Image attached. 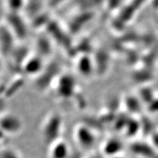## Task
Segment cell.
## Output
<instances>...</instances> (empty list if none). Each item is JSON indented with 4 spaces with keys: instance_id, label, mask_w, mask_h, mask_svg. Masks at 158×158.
<instances>
[{
    "instance_id": "6da1fadb",
    "label": "cell",
    "mask_w": 158,
    "mask_h": 158,
    "mask_svg": "<svg viewBox=\"0 0 158 158\" xmlns=\"http://www.w3.org/2000/svg\"><path fill=\"white\" fill-rule=\"evenodd\" d=\"M62 125V117L59 114L51 112L45 116L41 125V133L45 143L49 146L61 138Z\"/></svg>"
},
{
    "instance_id": "7a4b0ae2",
    "label": "cell",
    "mask_w": 158,
    "mask_h": 158,
    "mask_svg": "<svg viewBox=\"0 0 158 158\" xmlns=\"http://www.w3.org/2000/svg\"><path fill=\"white\" fill-rule=\"evenodd\" d=\"M73 138L79 147L84 150L91 149L97 141L94 130L85 124H78L73 130Z\"/></svg>"
},
{
    "instance_id": "3957f363",
    "label": "cell",
    "mask_w": 158,
    "mask_h": 158,
    "mask_svg": "<svg viewBox=\"0 0 158 158\" xmlns=\"http://www.w3.org/2000/svg\"><path fill=\"white\" fill-rule=\"evenodd\" d=\"M23 127L22 120L14 114L6 113L0 116V130L7 135H16Z\"/></svg>"
},
{
    "instance_id": "277c9868",
    "label": "cell",
    "mask_w": 158,
    "mask_h": 158,
    "mask_svg": "<svg viewBox=\"0 0 158 158\" xmlns=\"http://www.w3.org/2000/svg\"><path fill=\"white\" fill-rule=\"evenodd\" d=\"M48 147V158H70L71 156L70 146L62 138H59Z\"/></svg>"
},
{
    "instance_id": "5b68a950",
    "label": "cell",
    "mask_w": 158,
    "mask_h": 158,
    "mask_svg": "<svg viewBox=\"0 0 158 158\" xmlns=\"http://www.w3.org/2000/svg\"><path fill=\"white\" fill-rule=\"evenodd\" d=\"M123 149V143L117 138H110L102 144V153L107 158H117Z\"/></svg>"
},
{
    "instance_id": "8992f818",
    "label": "cell",
    "mask_w": 158,
    "mask_h": 158,
    "mask_svg": "<svg viewBox=\"0 0 158 158\" xmlns=\"http://www.w3.org/2000/svg\"><path fill=\"white\" fill-rule=\"evenodd\" d=\"M23 65L25 72L29 74H36L42 70V63L40 59L36 57H30Z\"/></svg>"
},
{
    "instance_id": "52a82bcc",
    "label": "cell",
    "mask_w": 158,
    "mask_h": 158,
    "mask_svg": "<svg viewBox=\"0 0 158 158\" xmlns=\"http://www.w3.org/2000/svg\"><path fill=\"white\" fill-rule=\"evenodd\" d=\"M78 71L83 76H89L92 73V65L90 60L88 59H79L78 63L76 64Z\"/></svg>"
},
{
    "instance_id": "ba28073f",
    "label": "cell",
    "mask_w": 158,
    "mask_h": 158,
    "mask_svg": "<svg viewBox=\"0 0 158 158\" xmlns=\"http://www.w3.org/2000/svg\"><path fill=\"white\" fill-rule=\"evenodd\" d=\"M89 158H100L99 156H97V155H94V156H92V157H91Z\"/></svg>"
},
{
    "instance_id": "9c48e42d",
    "label": "cell",
    "mask_w": 158,
    "mask_h": 158,
    "mask_svg": "<svg viewBox=\"0 0 158 158\" xmlns=\"http://www.w3.org/2000/svg\"><path fill=\"white\" fill-rule=\"evenodd\" d=\"M70 158H75V157H73V156H72V155H71V156L70 157Z\"/></svg>"
}]
</instances>
